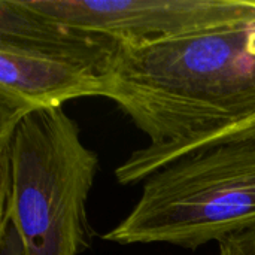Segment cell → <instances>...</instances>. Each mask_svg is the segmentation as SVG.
Returning a JSON list of instances; mask_svg holds the SVG:
<instances>
[{
  "mask_svg": "<svg viewBox=\"0 0 255 255\" xmlns=\"http://www.w3.org/2000/svg\"><path fill=\"white\" fill-rule=\"evenodd\" d=\"M102 97L149 139L115 169L117 181L145 182L187 146L255 118V19L120 43Z\"/></svg>",
  "mask_w": 255,
  "mask_h": 255,
  "instance_id": "6da1fadb",
  "label": "cell"
},
{
  "mask_svg": "<svg viewBox=\"0 0 255 255\" xmlns=\"http://www.w3.org/2000/svg\"><path fill=\"white\" fill-rule=\"evenodd\" d=\"M1 218L16 226L28 255H79L93 239L87 200L99 157L60 109L25 115L1 142Z\"/></svg>",
  "mask_w": 255,
  "mask_h": 255,
  "instance_id": "7a4b0ae2",
  "label": "cell"
},
{
  "mask_svg": "<svg viewBox=\"0 0 255 255\" xmlns=\"http://www.w3.org/2000/svg\"><path fill=\"white\" fill-rule=\"evenodd\" d=\"M255 229V142L202 149L152 173L130 214L109 233L120 245L197 250Z\"/></svg>",
  "mask_w": 255,
  "mask_h": 255,
  "instance_id": "3957f363",
  "label": "cell"
},
{
  "mask_svg": "<svg viewBox=\"0 0 255 255\" xmlns=\"http://www.w3.org/2000/svg\"><path fill=\"white\" fill-rule=\"evenodd\" d=\"M111 58L58 45L0 39V142L36 111L60 109L81 97H102Z\"/></svg>",
  "mask_w": 255,
  "mask_h": 255,
  "instance_id": "277c9868",
  "label": "cell"
},
{
  "mask_svg": "<svg viewBox=\"0 0 255 255\" xmlns=\"http://www.w3.org/2000/svg\"><path fill=\"white\" fill-rule=\"evenodd\" d=\"M46 16L118 43L157 42L255 19L253 0H24Z\"/></svg>",
  "mask_w": 255,
  "mask_h": 255,
  "instance_id": "5b68a950",
  "label": "cell"
},
{
  "mask_svg": "<svg viewBox=\"0 0 255 255\" xmlns=\"http://www.w3.org/2000/svg\"><path fill=\"white\" fill-rule=\"evenodd\" d=\"M0 232V255H28L24 241L10 218H1Z\"/></svg>",
  "mask_w": 255,
  "mask_h": 255,
  "instance_id": "8992f818",
  "label": "cell"
},
{
  "mask_svg": "<svg viewBox=\"0 0 255 255\" xmlns=\"http://www.w3.org/2000/svg\"><path fill=\"white\" fill-rule=\"evenodd\" d=\"M218 245L220 255H255V229L226 238Z\"/></svg>",
  "mask_w": 255,
  "mask_h": 255,
  "instance_id": "52a82bcc",
  "label": "cell"
},
{
  "mask_svg": "<svg viewBox=\"0 0 255 255\" xmlns=\"http://www.w3.org/2000/svg\"><path fill=\"white\" fill-rule=\"evenodd\" d=\"M229 139L233 142H255V118L229 131Z\"/></svg>",
  "mask_w": 255,
  "mask_h": 255,
  "instance_id": "ba28073f",
  "label": "cell"
}]
</instances>
